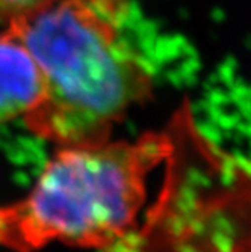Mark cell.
<instances>
[{
	"instance_id": "cell-4",
	"label": "cell",
	"mask_w": 251,
	"mask_h": 252,
	"mask_svg": "<svg viewBox=\"0 0 251 252\" xmlns=\"http://www.w3.org/2000/svg\"><path fill=\"white\" fill-rule=\"evenodd\" d=\"M55 0H0V17L6 20L32 14Z\"/></svg>"
},
{
	"instance_id": "cell-1",
	"label": "cell",
	"mask_w": 251,
	"mask_h": 252,
	"mask_svg": "<svg viewBox=\"0 0 251 252\" xmlns=\"http://www.w3.org/2000/svg\"><path fill=\"white\" fill-rule=\"evenodd\" d=\"M135 20L129 0H55L8 20L44 77V95L23 120L32 134L55 147L102 144L151 95Z\"/></svg>"
},
{
	"instance_id": "cell-3",
	"label": "cell",
	"mask_w": 251,
	"mask_h": 252,
	"mask_svg": "<svg viewBox=\"0 0 251 252\" xmlns=\"http://www.w3.org/2000/svg\"><path fill=\"white\" fill-rule=\"evenodd\" d=\"M44 95L41 68L9 25L0 32V124L25 120Z\"/></svg>"
},
{
	"instance_id": "cell-2",
	"label": "cell",
	"mask_w": 251,
	"mask_h": 252,
	"mask_svg": "<svg viewBox=\"0 0 251 252\" xmlns=\"http://www.w3.org/2000/svg\"><path fill=\"white\" fill-rule=\"evenodd\" d=\"M171 150L165 133L56 147L31 190L0 207V246L35 252L50 243L85 249L115 245L135 226L147 177Z\"/></svg>"
}]
</instances>
